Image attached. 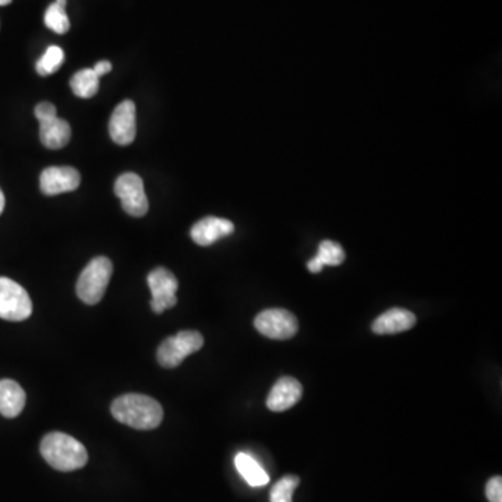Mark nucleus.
<instances>
[{
  "label": "nucleus",
  "mask_w": 502,
  "mask_h": 502,
  "mask_svg": "<svg viewBox=\"0 0 502 502\" xmlns=\"http://www.w3.org/2000/svg\"><path fill=\"white\" fill-rule=\"evenodd\" d=\"M112 416L137 430H154L163 423V409L154 397L143 394H126L116 397L111 406Z\"/></svg>",
  "instance_id": "obj_1"
},
{
  "label": "nucleus",
  "mask_w": 502,
  "mask_h": 502,
  "mask_svg": "<svg viewBox=\"0 0 502 502\" xmlns=\"http://www.w3.org/2000/svg\"><path fill=\"white\" fill-rule=\"evenodd\" d=\"M42 458L59 472H73L86 466L88 452L81 442L64 432H49L42 439Z\"/></svg>",
  "instance_id": "obj_2"
},
{
  "label": "nucleus",
  "mask_w": 502,
  "mask_h": 502,
  "mask_svg": "<svg viewBox=\"0 0 502 502\" xmlns=\"http://www.w3.org/2000/svg\"><path fill=\"white\" fill-rule=\"evenodd\" d=\"M113 273L112 261L106 257H96L89 261L77 280V296L86 305H94L101 302L105 295L109 280Z\"/></svg>",
  "instance_id": "obj_3"
},
{
  "label": "nucleus",
  "mask_w": 502,
  "mask_h": 502,
  "mask_svg": "<svg viewBox=\"0 0 502 502\" xmlns=\"http://www.w3.org/2000/svg\"><path fill=\"white\" fill-rule=\"evenodd\" d=\"M204 347V338L197 330H181L159 345L156 359L165 369H175L186 357Z\"/></svg>",
  "instance_id": "obj_4"
},
{
  "label": "nucleus",
  "mask_w": 502,
  "mask_h": 502,
  "mask_svg": "<svg viewBox=\"0 0 502 502\" xmlns=\"http://www.w3.org/2000/svg\"><path fill=\"white\" fill-rule=\"evenodd\" d=\"M31 313V297L27 290L13 280L0 277V318L20 322L27 320Z\"/></svg>",
  "instance_id": "obj_5"
},
{
  "label": "nucleus",
  "mask_w": 502,
  "mask_h": 502,
  "mask_svg": "<svg viewBox=\"0 0 502 502\" xmlns=\"http://www.w3.org/2000/svg\"><path fill=\"white\" fill-rule=\"evenodd\" d=\"M146 282L151 289V309L155 314H163L165 310L175 307L179 282L171 271L163 267L155 268L151 271Z\"/></svg>",
  "instance_id": "obj_6"
},
{
  "label": "nucleus",
  "mask_w": 502,
  "mask_h": 502,
  "mask_svg": "<svg viewBox=\"0 0 502 502\" xmlns=\"http://www.w3.org/2000/svg\"><path fill=\"white\" fill-rule=\"evenodd\" d=\"M115 194L121 198V207L129 215H146L150 208L146 190H144L143 179L136 173H123L119 176L115 183Z\"/></svg>",
  "instance_id": "obj_7"
},
{
  "label": "nucleus",
  "mask_w": 502,
  "mask_h": 502,
  "mask_svg": "<svg viewBox=\"0 0 502 502\" xmlns=\"http://www.w3.org/2000/svg\"><path fill=\"white\" fill-rule=\"evenodd\" d=\"M255 327L258 332L271 339H290L299 330L297 318L283 309H271L261 312L255 317Z\"/></svg>",
  "instance_id": "obj_8"
},
{
  "label": "nucleus",
  "mask_w": 502,
  "mask_h": 502,
  "mask_svg": "<svg viewBox=\"0 0 502 502\" xmlns=\"http://www.w3.org/2000/svg\"><path fill=\"white\" fill-rule=\"evenodd\" d=\"M136 105L130 99L121 102L109 121V134L119 146H129L136 138Z\"/></svg>",
  "instance_id": "obj_9"
},
{
  "label": "nucleus",
  "mask_w": 502,
  "mask_h": 502,
  "mask_svg": "<svg viewBox=\"0 0 502 502\" xmlns=\"http://www.w3.org/2000/svg\"><path fill=\"white\" fill-rule=\"evenodd\" d=\"M81 183L79 171L71 166H51L45 169L39 178L42 193L46 196H58L74 191Z\"/></svg>",
  "instance_id": "obj_10"
},
{
  "label": "nucleus",
  "mask_w": 502,
  "mask_h": 502,
  "mask_svg": "<svg viewBox=\"0 0 502 502\" xmlns=\"http://www.w3.org/2000/svg\"><path fill=\"white\" fill-rule=\"evenodd\" d=\"M303 387L292 377H282L268 395L267 406L272 412H285L302 399Z\"/></svg>",
  "instance_id": "obj_11"
},
{
  "label": "nucleus",
  "mask_w": 502,
  "mask_h": 502,
  "mask_svg": "<svg viewBox=\"0 0 502 502\" xmlns=\"http://www.w3.org/2000/svg\"><path fill=\"white\" fill-rule=\"evenodd\" d=\"M233 230H235V225L230 221L216 218V216H207V218L198 221L191 228L190 235L198 246L207 247V246L218 242L220 238L232 235Z\"/></svg>",
  "instance_id": "obj_12"
},
{
  "label": "nucleus",
  "mask_w": 502,
  "mask_h": 502,
  "mask_svg": "<svg viewBox=\"0 0 502 502\" xmlns=\"http://www.w3.org/2000/svg\"><path fill=\"white\" fill-rule=\"evenodd\" d=\"M414 324L416 315L414 313L405 309H391L372 322V330L377 335H392L410 330Z\"/></svg>",
  "instance_id": "obj_13"
},
{
  "label": "nucleus",
  "mask_w": 502,
  "mask_h": 502,
  "mask_svg": "<svg viewBox=\"0 0 502 502\" xmlns=\"http://www.w3.org/2000/svg\"><path fill=\"white\" fill-rule=\"evenodd\" d=\"M26 391L13 380H0V414L14 419L26 406Z\"/></svg>",
  "instance_id": "obj_14"
},
{
  "label": "nucleus",
  "mask_w": 502,
  "mask_h": 502,
  "mask_svg": "<svg viewBox=\"0 0 502 502\" xmlns=\"http://www.w3.org/2000/svg\"><path fill=\"white\" fill-rule=\"evenodd\" d=\"M39 138L49 150L63 148L71 138V124L58 116L41 121H39Z\"/></svg>",
  "instance_id": "obj_15"
},
{
  "label": "nucleus",
  "mask_w": 502,
  "mask_h": 502,
  "mask_svg": "<svg viewBox=\"0 0 502 502\" xmlns=\"http://www.w3.org/2000/svg\"><path fill=\"white\" fill-rule=\"evenodd\" d=\"M345 257H347V255H345L344 248L340 247L338 243L324 240L318 247V255L309 261L307 268L313 273L322 272L324 265L337 267V265L344 263Z\"/></svg>",
  "instance_id": "obj_16"
},
{
  "label": "nucleus",
  "mask_w": 502,
  "mask_h": 502,
  "mask_svg": "<svg viewBox=\"0 0 502 502\" xmlns=\"http://www.w3.org/2000/svg\"><path fill=\"white\" fill-rule=\"evenodd\" d=\"M235 464L240 476L251 487H263L270 481L267 472L255 458H251L250 455L245 454V452L236 455Z\"/></svg>",
  "instance_id": "obj_17"
},
{
  "label": "nucleus",
  "mask_w": 502,
  "mask_h": 502,
  "mask_svg": "<svg viewBox=\"0 0 502 502\" xmlns=\"http://www.w3.org/2000/svg\"><path fill=\"white\" fill-rule=\"evenodd\" d=\"M71 87L79 98H93L98 93L99 77L93 69H83L71 77Z\"/></svg>",
  "instance_id": "obj_18"
},
{
  "label": "nucleus",
  "mask_w": 502,
  "mask_h": 502,
  "mask_svg": "<svg viewBox=\"0 0 502 502\" xmlns=\"http://www.w3.org/2000/svg\"><path fill=\"white\" fill-rule=\"evenodd\" d=\"M64 61L63 49L59 46H49L42 54V58L37 62V71L41 76H51L61 69Z\"/></svg>",
  "instance_id": "obj_19"
},
{
  "label": "nucleus",
  "mask_w": 502,
  "mask_h": 502,
  "mask_svg": "<svg viewBox=\"0 0 502 502\" xmlns=\"http://www.w3.org/2000/svg\"><path fill=\"white\" fill-rule=\"evenodd\" d=\"M45 26L56 34H66L71 29V20L67 17L66 7L58 4H51L45 13Z\"/></svg>",
  "instance_id": "obj_20"
},
{
  "label": "nucleus",
  "mask_w": 502,
  "mask_h": 502,
  "mask_svg": "<svg viewBox=\"0 0 502 502\" xmlns=\"http://www.w3.org/2000/svg\"><path fill=\"white\" fill-rule=\"evenodd\" d=\"M299 483L300 479L295 474L282 477L271 489V502H293V493Z\"/></svg>",
  "instance_id": "obj_21"
},
{
  "label": "nucleus",
  "mask_w": 502,
  "mask_h": 502,
  "mask_svg": "<svg viewBox=\"0 0 502 502\" xmlns=\"http://www.w3.org/2000/svg\"><path fill=\"white\" fill-rule=\"evenodd\" d=\"M486 496L489 502H502V479L501 476L489 479L486 486Z\"/></svg>",
  "instance_id": "obj_22"
},
{
  "label": "nucleus",
  "mask_w": 502,
  "mask_h": 502,
  "mask_svg": "<svg viewBox=\"0 0 502 502\" xmlns=\"http://www.w3.org/2000/svg\"><path fill=\"white\" fill-rule=\"evenodd\" d=\"M34 113H36V118L38 119L39 121L58 116L56 115V108H54V105H52L51 102H41L39 105H37Z\"/></svg>",
  "instance_id": "obj_23"
},
{
  "label": "nucleus",
  "mask_w": 502,
  "mask_h": 502,
  "mask_svg": "<svg viewBox=\"0 0 502 502\" xmlns=\"http://www.w3.org/2000/svg\"><path fill=\"white\" fill-rule=\"evenodd\" d=\"M93 71H96V76L102 77L108 74L112 71L111 62L102 61L98 62L96 66L93 67Z\"/></svg>",
  "instance_id": "obj_24"
},
{
  "label": "nucleus",
  "mask_w": 502,
  "mask_h": 502,
  "mask_svg": "<svg viewBox=\"0 0 502 502\" xmlns=\"http://www.w3.org/2000/svg\"><path fill=\"white\" fill-rule=\"evenodd\" d=\"M4 204H6V201H4V191H2V188H0V215L4 213Z\"/></svg>",
  "instance_id": "obj_25"
},
{
  "label": "nucleus",
  "mask_w": 502,
  "mask_h": 502,
  "mask_svg": "<svg viewBox=\"0 0 502 502\" xmlns=\"http://www.w3.org/2000/svg\"><path fill=\"white\" fill-rule=\"evenodd\" d=\"M54 4H61V6L66 7L67 0H56Z\"/></svg>",
  "instance_id": "obj_26"
},
{
  "label": "nucleus",
  "mask_w": 502,
  "mask_h": 502,
  "mask_svg": "<svg viewBox=\"0 0 502 502\" xmlns=\"http://www.w3.org/2000/svg\"><path fill=\"white\" fill-rule=\"evenodd\" d=\"M9 4H12V0H0V6H6Z\"/></svg>",
  "instance_id": "obj_27"
}]
</instances>
